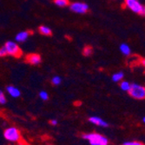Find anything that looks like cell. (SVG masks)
Instances as JSON below:
<instances>
[{"mask_svg": "<svg viewBox=\"0 0 145 145\" xmlns=\"http://www.w3.org/2000/svg\"><path fill=\"white\" fill-rule=\"evenodd\" d=\"M120 50H121L122 53L123 55H125V56H129L130 52H131L130 48H129V46L127 44H122L120 45Z\"/></svg>", "mask_w": 145, "mask_h": 145, "instance_id": "12", "label": "cell"}, {"mask_svg": "<svg viewBox=\"0 0 145 145\" xmlns=\"http://www.w3.org/2000/svg\"><path fill=\"white\" fill-rule=\"evenodd\" d=\"M6 89H7L8 93L12 97H18L20 96V90L18 88H16L14 86H8Z\"/></svg>", "mask_w": 145, "mask_h": 145, "instance_id": "10", "label": "cell"}, {"mask_svg": "<svg viewBox=\"0 0 145 145\" xmlns=\"http://www.w3.org/2000/svg\"><path fill=\"white\" fill-rule=\"evenodd\" d=\"M123 72H117V73H115L113 76H112V80L114 82H120L123 77Z\"/></svg>", "mask_w": 145, "mask_h": 145, "instance_id": "15", "label": "cell"}, {"mask_svg": "<svg viewBox=\"0 0 145 145\" xmlns=\"http://www.w3.org/2000/svg\"><path fill=\"white\" fill-rule=\"evenodd\" d=\"M26 62L30 64H32V65H37V64H39L41 63V56L39 54H37V53H31V54H28L26 56Z\"/></svg>", "mask_w": 145, "mask_h": 145, "instance_id": "7", "label": "cell"}, {"mask_svg": "<svg viewBox=\"0 0 145 145\" xmlns=\"http://www.w3.org/2000/svg\"><path fill=\"white\" fill-rule=\"evenodd\" d=\"M39 97H40L43 100H47L48 97H49V95H48V93H47L46 91L42 90L40 93H39Z\"/></svg>", "mask_w": 145, "mask_h": 145, "instance_id": "18", "label": "cell"}, {"mask_svg": "<svg viewBox=\"0 0 145 145\" xmlns=\"http://www.w3.org/2000/svg\"><path fill=\"white\" fill-rule=\"evenodd\" d=\"M124 5L137 14L141 16H144L145 14V8L138 0H124Z\"/></svg>", "mask_w": 145, "mask_h": 145, "instance_id": "2", "label": "cell"}, {"mask_svg": "<svg viewBox=\"0 0 145 145\" xmlns=\"http://www.w3.org/2000/svg\"><path fill=\"white\" fill-rule=\"evenodd\" d=\"M123 145H143L139 142H125Z\"/></svg>", "mask_w": 145, "mask_h": 145, "instance_id": "20", "label": "cell"}, {"mask_svg": "<svg viewBox=\"0 0 145 145\" xmlns=\"http://www.w3.org/2000/svg\"><path fill=\"white\" fill-rule=\"evenodd\" d=\"M6 103V98L5 94L3 93L2 91H0V103L1 104H5Z\"/></svg>", "mask_w": 145, "mask_h": 145, "instance_id": "19", "label": "cell"}, {"mask_svg": "<svg viewBox=\"0 0 145 145\" xmlns=\"http://www.w3.org/2000/svg\"><path fill=\"white\" fill-rule=\"evenodd\" d=\"M4 136L6 140L10 142H18L20 139V133L17 128L10 127L5 129Z\"/></svg>", "mask_w": 145, "mask_h": 145, "instance_id": "5", "label": "cell"}, {"mask_svg": "<svg viewBox=\"0 0 145 145\" xmlns=\"http://www.w3.org/2000/svg\"><path fill=\"white\" fill-rule=\"evenodd\" d=\"M70 8L73 12L78 13V14H85L89 10V5L85 3H81V2L72 3L70 5Z\"/></svg>", "mask_w": 145, "mask_h": 145, "instance_id": "6", "label": "cell"}, {"mask_svg": "<svg viewBox=\"0 0 145 145\" xmlns=\"http://www.w3.org/2000/svg\"><path fill=\"white\" fill-rule=\"evenodd\" d=\"M84 139H87L90 145H108V139L97 133H89L83 136Z\"/></svg>", "mask_w": 145, "mask_h": 145, "instance_id": "1", "label": "cell"}, {"mask_svg": "<svg viewBox=\"0 0 145 145\" xmlns=\"http://www.w3.org/2000/svg\"><path fill=\"white\" fill-rule=\"evenodd\" d=\"M50 123H51L52 125H56V124H57V120H51V121H50Z\"/></svg>", "mask_w": 145, "mask_h": 145, "instance_id": "22", "label": "cell"}, {"mask_svg": "<svg viewBox=\"0 0 145 145\" xmlns=\"http://www.w3.org/2000/svg\"><path fill=\"white\" fill-rule=\"evenodd\" d=\"M54 3L59 7H65L70 5V0H54Z\"/></svg>", "mask_w": 145, "mask_h": 145, "instance_id": "14", "label": "cell"}, {"mask_svg": "<svg viewBox=\"0 0 145 145\" xmlns=\"http://www.w3.org/2000/svg\"><path fill=\"white\" fill-rule=\"evenodd\" d=\"M92 53H93V48H92L91 46H89V45L84 46V50H83V54H84V56L89 57V56H90Z\"/></svg>", "mask_w": 145, "mask_h": 145, "instance_id": "13", "label": "cell"}, {"mask_svg": "<svg viewBox=\"0 0 145 145\" xmlns=\"http://www.w3.org/2000/svg\"><path fill=\"white\" fill-rule=\"evenodd\" d=\"M61 77L60 76H54L53 78L51 79V82H52V84H53L54 85H58V84H61Z\"/></svg>", "mask_w": 145, "mask_h": 145, "instance_id": "17", "label": "cell"}, {"mask_svg": "<svg viewBox=\"0 0 145 145\" xmlns=\"http://www.w3.org/2000/svg\"><path fill=\"white\" fill-rule=\"evenodd\" d=\"M38 31L40 32L42 35L44 36H51L52 35V31L50 27L48 26H45V25H41L40 27L38 28Z\"/></svg>", "mask_w": 145, "mask_h": 145, "instance_id": "11", "label": "cell"}, {"mask_svg": "<svg viewBox=\"0 0 145 145\" xmlns=\"http://www.w3.org/2000/svg\"><path fill=\"white\" fill-rule=\"evenodd\" d=\"M130 85H131V84H130L129 83L123 81V82L121 83L120 87H121V89H122L123 90H124V91H129V89H130Z\"/></svg>", "mask_w": 145, "mask_h": 145, "instance_id": "16", "label": "cell"}, {"mask_svg": "<svg viewBox=\"0 0 145 145\" xmlns=\"http://www.w3.org/2000/svg\"><path fill=\"white\" fill-rule=\"evenodd\" d=\"M6 55H7V52H6V50H5V46L2 47V48H0V57H5Z\"/></svg>", "mask_w": 145, "mask_h": 145, "instance_id": "21", "label": "cell"}, {"mask_svg": "<svg viewBox=\"0 0 145 145\" xmlns=\"http://www.w3.org/2000/svg\"><path fill=\"white\" fill-rule=\"evenodd\" d=\"M89 122L94 123L96 125H98V126H102V127H107L108 126V123L106 122H104L102 118L100 117H97V116H91L89 117Z\"/></svg>", "mask_w": 145, "mask_h": 145, "instance_id": "9", "label": "cell"}, {"mask_svg": "<svg viewBox=\"0 0 145 145\" xmlns=\"http://www.w3.org/2000/svg\"><path fill=\"white\" fill-rule=\"evenodd\" d=\"M5 48L6 50L7 55H10L11 57H14L18 58L23 54V51H22L21 48L15 42H12V41L6 42L5 44Z\"/></svg>", "mask_w": 145, "mask_h": 145, "instance_id": "3", "label": "cell"}, {"mask_svg": "<svg viewBox=\"0 0 145 145\" xmlns=\"http://www.w3.org/2000/svg\"><path fill=\"white\" fill-rule=\"evenodd\" d=\"M129 95L135 99H144L145 97V88L139 84H134L130 85V89L129 90Z\"/></svg>", "mask_w": 145, "mask_h": 145, "instance_id": "4", "label": "cell"}, {"mask_svg": "<svg viewBox=\"0 0 145 145\" xmlns=\"http://www.w3.org/2000/svg\"><path fill=\"white\" fill-rule=\"evenodd\" d=\"M32 34L31 31H21L19 33H18V35L16 36V41L17 42H24L28 39V37Z\"/></svg>", "mask_w": 145, "mask_h": 145, "instance_id": "8", "label": "cell"}]
</instances>
